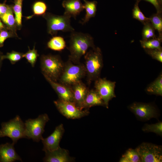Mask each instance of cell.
<instances>
[{
  "mask_svg": "<svg viewBox=\"0 0 162 162\" xmlns=\"http://www.w3.org/2000/svg\"><path fill=\"white\" fill-rule=\"evenodd\" d=\"M93 38L88 34L71 32L68 49L70 52L69 60L75 64L80 63L81 57L90 47H95Z\"/></svg>",
  "mask_w": 162,
  "mask_h": 162,
  "instance_id": "6da1fadb",
  "label": "cell"
},
{
  "mask_svg": "<svg viewBox=\"0 0 162 162\" xmlns=\"http://www.w3.org/2000/svg\"><path fill=\"white\" fill-rule=\"evenodd\" d=\"M86 76L88 83L90 84L92 81L100 78L103 66L102 56L100 49L94 47L87 52L85 55Z\"/></svg>",
  "mask_w": 162,
  "mask_h": 162,
  "instance_id": "7a4b0ae2",
  "label": "cell"
},
{
  "mask_svg": "<svg viewBox=\"0 0 162 162\" xmlns=\"http://www.w3.org/2000/svg\"><path fill=\"white\" fill-rule=\"evenodd\" d=\"M40 68L45 77L57 82L63 71L64 66L58 55H42L40 58Z\"/></svg>",
  "mask_w": 162,
  "mask_h": 162,
  "instance_id": "3957f363",
  "label": "cell"
},
{
  "mask_svg": "<svg viewBox=\"0 0 162 162\" xmlns=\"http://www.w3.org/2000/svg\"><path fill=\"white\" fill-rule=\"evenodd\" d=\"M1 126L0 137L10 138L14 145L20 139L26 138L24 123L18 115L8 122H2Z\"/></svg>",
  "mask_w": 162,
  "mask_h": 162,
  "instance_id": "277c9868",
  "label": "cell"
},
{
  "mask_svg": "<svg viewBox=\"0 0 162 162\" xmlns=\"http://www.w3.org/2000/svg\"><path fill=\"white\" fill-rule=\"evenodd\" d=\"M74 63L69 60L64 63L63 71L59 78L61 83L71 86L81 81L86 76L84 65Z\"/></svg>",
  "mask_w": 162,
  "mask_h": 162,
  "instance_id": "5b68a950",
  "label": "cell"
},
{
  "mask_svg": "<svg viewBox=\"0 0 162 162\" xmlns=\"http://www.w3.org/2000/svg\"><path fill=\"white\" fill-rule=\"evenodd\" d=\"M50 120L47 114L39 115L35 119H28L24 123L26 138L32 139L38 142L43 138L42 135L44 132L46 123Z\"/></svg>",
  "mask_w": 162,
  "mask_h": 162,
  "instance_id": "8992f818",
  "label": "cell"
},
{
  "mask_svg": "<svg viewBox=\"0 0 162 162\" xmlns=\"http://www.w3.org/2000/svg\"><path fill=\"white\" fill-rule=\"evenodd\" d=\"M43 16L47 21V32L52 35H56L59 31L71 32L74 31L70 25V16L64 15H56L48 13Z\"/></svg>",
  "mask_w": 162,
  "mask_h": 162,
  "instance_id": "52a82bcc",
  "label": "cell"
},
{
  "mask_svg": "<svg viewBox=\"0 0 162 162\" xmlns=\"http://www.w3.org/2000/svg\"><path fill=\"white\" fill-rule=\"evenodd\" d=\"M54 103L60 113L68 119H78L89 113V109L81 110L72 102L58 99Z\"/></svg>",
  "mask_w": 162,
  "mask_h": 162,
  "instance_id": "ba28073f",
  "label": "cell"
},
{
  "mask_svg": "<svg viewBox=\"0 0 162 162\" xmlns=\"http://www.w3.org/2000/svg\"><path fill=\"white\" fill-rule=\"evenodd\" d=\"M136 149L142 162L162 161V148L160 146L148 142H143Z\"/></svg>",
  "mask_w": 162,
  "mask_h": 162,
  "instance_id": "9c48e42d",
  "label": "cell"
},
{
  "mask_svg": "<svg viewBox=\"0 0 162 162\" xmlns=\"http://www.w3.org/2000/svg\"><path fill=\"white\" fill-rule=\"evenodd\" d=\"M94 81L95 90L103 101L105 106L108 108L110 100L116 97L114 92L116 82L100 78Z\"/></svg>",
  "mask_w": 162,
  "mask_h": 162,
  "instance_id": "30bf717a",
  "label": "cell"
},
{
  "mask_svg": "<svg viewBox=\"0 0 162 162\" xmlns=\"http://www.w3.org/2000/svg\"><path fill=\"white\" fill-rule=\"evenodd\" d=\"M129 110L139 120L142 121L156 118L158 113L156 108L149 104L134 102L128 106Z\"/></svg>",
  "mask_w": 162,
  "mask_h": 162,
  "instance_id": "8fae6325",
  "label": "cell"
},
{
  "mask_svg": "<svg viewBox=\"0 0 162 162\" xmlns=\"http://www.w3.org/2000/svg\"><path fill=\"white\" fill-rule=\"evenodd\" d=\"M64 132V129L62 124L56 127L51 134L41 140L44 146L42 150L44 152L52 151L60 148L59 143Z\"/></svg>",
  "mask_w": 162,
  "mask_h": 162,
  "instance_id": "7c38bea8",
  "label": "cell"
},
{
  "mask_svg": "<svg viewBox=\"0 0 162 162\" xmlns=\"http://www.w3.org/2000/svg\"><path fill=\"white\" fill-rule=\"evenodd\" d=\"M45 155L43 161L45 162H70L74 158L69 155V151L60 147L56 150L45 152Z\"/></svg>",
  "mask_w": 162,
  "mask_h": 162,
  "instance_id": "4fadbf2b",
  "label": "cell"
},
{
  "mask_svg": "<svg viewBox=\"0 0 162 162\" xmlns=\"http://www.w3.org/2000/svg\"><path fill=\"white\" fill-rule=\"evenodd\" d=\"M12 143L7 142L0 145V162H13L22 161L21 157L16 153Z\"/></svg>",
  "mask_w": 162,
  "mask_h": 162,
  "instance_id": "5bb4252c",
  "label": "cell"
},
{
  "mask_svg": "<svg viewBox=\"0 0 162 162\" xmlns=\"http://www.w3.org/2000/svg\"><path fill=\"white\" fill-rule=\"evenodd\" d=\"M58 94L59 99L73 102V94L71 86L54 82L45 77Z\"/></svg>",
  "mask_w": 162,
  "mask_h": 162,
  "instance_id": "9a60e30c",
  "label": "cell"
},
{
  "mask_svg": "<svg viewBox=\"0 0 162 162\" xmlns=\"http://www.w3.org/2000/svg\"><path fill=\"white\" fill-rule=\"evenodd\" d=\"M73 94V102L78 107L82 109V104L89 90L86 86L81 81L71 86Z\"/></svg>",
  "mask_w": 162,
  "mask_h": 162,
  "instance_id": "2e32d148",
  "label": "cell"
},
{
  "mask_svg": "<svg viewBox=\"0 0 162 162\" xmlns=\"http://www.w3.org/2000/svg\"><path fill=\"white\" fill-rule=\"evenodd\" d=\"M62 5L65 9L64 15L75 19L84 9L83 4L81 0H64Z\"/></svg>",
  "mask_w": 162,
  "mask_h": 162,
  "instance_id": "e0dca14e",
  "label": "cell"
},
{
  "mask_svg": "<svg viewBox=\"0 0 162 162\" xmlns=\"http://www.w3.org/2000/svg\"><path fill=\"white\" fill-rule=\"evenodd\" d=\"M96 106H105L104 103L95 90H89L83 101L82 109H89Z\"/></svg>",
  "mask_w": 162,
  "mask_h": 162,
  "instance_id": "ac0fdd59",
  "label": "cell"
},
{
  "mask_svg": "<svg viewBox=\"0 0 162 162\" xmlns=\"http://www.w3.org/2000/svg\"><path fill=\"white\" fill-rule=\"evenodd\" d=\"M13 13V6L10 5L6 13L0 15V18L7 28L16 33L17 27Z\"/></svg>",
  "mask_w": 162,
  "mask_h": 162,
  "instance_id": "d6986e66",
  "label": "cell"
},
{
  "mask_svg": "<svg viewBox=\"0 0 162 162\" xmlns=\"http://www.w3.org/2000/svg\"><path fill=\"white\" fill-rule=\"evenodd\" d=\"M84 2L83 4L84 9H85L86 14L85 17L82 19L81 23L84 24L89 21L90 19L94 17L97 11V2L94 1H89L86 0H83Z\"/></svg>",
  "mask_w": 162,
  "mask_h": 162,
  "instance_id": "ffe728a7",
  "label": "cell"
},
{
  "mask_svg": "<svg viewBox=\"0 0 162 162\" xmlns=\"http://www.w3.org/2000/svg\"><path fill=\"white\" fill-rule=\"evenodd\" d=\"M146 92L157 95H162V74H160L153 82L147 87Z\"/></svg>",
  "mask_w": 162,
  "mask_h": 162,
  "instance_id": "44dd1931",
  "label": "cell"
},
{
  "mask_svg": "<svg viewBox=\"0 0 162 162\" xmlns=\"http://www.w3.org/2000/svg\"><path fill=\"white\" fill-rule=\"evenodd\" d=\"M48 47L53 50L61 51L66 46V42L64 39L60 36H55L48 42Z\"/></svg>",
  "mask_w": 162,
  "mask_h": 162,
  "instance_id": "7402d4cb",
  "label": "cell"
},
{
  "mask_svg": "<svg viewBox=\"0 0 162 162\" xmlns=\"http://www.w3.org/2000/svg\"><path fill=\"white\" fill-rule=\"evenodd\" d=\"M119 162H141V158L136 148H129L122 155Z\"/></svg>",
  "mask_w": 162,
  "mask_h": 162,
  "instance_id": "603a6c76",
  "label": "cell"
},
{
  "mask_svg": "<svg viewBox=\"0 0 162 162\" xmlns=\"http://www.w3.org/2000/svg\"><path fill=\"white\" fill-rule=\"evenodd\" d=\"M162 39L158 37H156L146 40H142L140 42L142 47L145 49L162 50L161 46Z\"/></svg>",
  "mask_w": 162,
  "mask_h": 162,
  "instance_id": "cb8c5ba5",
  "label": "cell"
},
{
  "mask_svg": "<svg viewBox=\"0 0 162 162\" xmlns=\"http://www.w3.org/2000/svg\"><path fill=\"white\" fill-rule=\"evenodd\" d=\"M23 0H14L13 6V12L18 28L20 29L22 26V7Z\"/></svg>",
  "mask_w": 162,
  "mask_h": 162,
  "instance_id": "d4e9b609",
  "label": "cell"
},
{
  "mask_svg": "<svg viewBox=\"0 0 162 162\" xmlns=\"http://www.w3.org/2000/svg\"><path fill=\"white\" fill-rule=\"evenodd\" d=\"M149 18L150 22L154 28L158 32V37L162 39V19L161 14L157 13Z\"/></svg>",
  "mask_w": 162,
  "mask_h": 162,
  "instance_id": "484cf974",
  "label": "cell"
},
{
  "mask_svg": "<svg viewBox=\"0 0 162 162\" xmlns=\"http://www.w3.org/2000/svg\"><path fill=\"white\" fill-rule=\"evenodd\" d=\"M144 25L142 32V40H146L156 37L155 34V29L150 22Z\"/></svg>",
  "mask_w": 162,
  "mask_h": 162,
  "instance_id": "4316f807",
  "label": "cell"
},
{
  "mask_svg": "<svg viewBox=\"0 0 162 162\" xmlns=\"http://www.w3.org/2000/svg\"><path fill=\"white\" fill-rule=\"evenodd\" d=\"M139 2L136 1L133 9L132 15L134 18L140 21L143 24L150 22L149 18L145 16L139 7Z\"/></svg>",
  "mask_w": 162,
  "mask_h": 162,
  "instance_id": "83f0119b",
  "label": "cell"
},
{
  "mask_svg": "<svg viewBox=\"0 0 162 162\" xmlns=\"http://www.w3.org/2000/svg\"><path fill=\"white\" fill-rule=\"evenodd\" d=\"M142 130L144 132H153L162 136V122H159L154 124H146L142 128Z\"/></svg>",
  "mask_w": 162,
  "mask_h": 162,
  "instance_id": "f1b7e54d",
  "label": "cell"
},
{
  "mask_svg": "<svg viewBox=\"0 0 162 162\" xmlns=\"http://www.w3.org/2000/svg\"><path fill=\"white\" fill-rule=\"evenodd\" d=\"M28 49V50L25 54H23V57L26 59L32 67H34L39 55L37 50H35L34 46L32 50H30L29 47Z\"/></svg>",
  "mask_w": 162,
  "mask_h": 162,
  "instance_id": "f546056e",
  "label": "cell"
},
{
  "mask_svg": "<svg viewBox=\"0 0 162 162\" xmlns=\"http://www.w3.org/2000/svg\"><path fill=\"white\" fill-rule=\"evenodd\" d=\"M23 53L16 51H12L10 52H8L6 55H3L2 58L8 59L12 64H14L20 60L23 57Z\"/></svg>",
  "mask_w": 162,
  "mask_h": 162,
  "instance_id": "4dcf8cb0",
  "label": "cell"
},
{
  "mask_svg": "<svg viewBox=\"0 0 162 162\" xmlns=\"http://www.w3.org/2000/svg\"><path fill=\"white\" fill-rule=\"evenodd\" d=\"M47 8L46 4L40 1L35 2L33 4L32 10L34 15L38 16L44 15Z\"/></svg>",
  "mask_w": 162,
  "mask_h": 162,
  "instance_id": "1f68e13d",
  "label": "cell"
},
{
  "mask_svg": "<svg viewBox=\"0 0 162 162\" xmlns=\"http://www.w3.org/2000/svg\"><path fill=\"white\" fill-rule=\"evenodd\" d=\"M0 47L3 46L4 43L8 38L16 36V33L6 28L0 30Z\"/></svg>",
  "mask_w": 162,
  "mask_h": 162,
  "instance_id": "d6a6232c",
  "label": "cell"
},
{
  "mask_svg": "<svg viewBox=\"0 0 162 162\" xmlns=\"http://www.w3.org/2000/svg\"><path fill=\"white\" fill-rule=\"evenodd\" d=\"M145 50L146 53L153 58L162 62V50L145 49Z\"/></svg>",
  "mask_w": 162,
  "mask_h": 162,
  "instance_id": "836d02e7",
  "label": "cell"
},
{
  "mask_svg": "<svg viewBox=\"0 0 162 162\" xmlns=\"http://www.w3.org/2000/svg\"><path fill=\"white\" fill-rule=\"evenodd\" d=\"M140 2L141 0H144L150 2L152 4L155 8L157 13L161 14L162 12V3L159 0H136Z\"/></svg>",
  "mask_w": 162,
  "mask_h": 162,
  "instance_id": "e575fe53",
  "label": "cell"
},
{
  "mask_svg": "<svg viewBox=\"0 0 162 162\" xmlns=\"http://www.w3.org/2000/svg\"><path fill=\"white\" fill-rule=\"evenodd\" d=\"M10 5L6 4L5 3H0V15L6 13Z\"/></svg>",
  "mask_w": 162,
  "mask_h": 162,
  "instance_id": "d590c367",
  "label": "cell"
},
{
  "mask_svg": "<svg viewBox=\"0 0 162 162\" xmlns=\"http://www.w3.org/2000/svg\"><path fill=\"white\" fill-rule=\"evenodd\" d=\"M3 55L2 53L0 52V70L2 65V61L3 60L2 58Z\"/></svg>",
  "mask_w": 162,
  "mask_h": 162,
  "instance_id": "8d00e7d4",
  "label": "cell"
},
{
  "mask_svg": "<svg viewBox=\"0 0 162 162\" xmlns=\"http://www.w3.org/2000/svg\"><path fill=\"white\" fill-rule=\"evenodd\" d=\"M6 28H7V27H5V26L1 22L0 19V30Z\"/></svg>",
  "mask_w": 162,
  "mask_h": 162,
  "instance_id": "74e56055",
  "label": "cell"
},
{
  "mask_svg": "<svg viewBox=\"0 0 162 162\" xmlns=\"http://www.w3.org/2000/svg\"><path fill=\"white\" fill-rule=\"evenodd\" d=\"M161 3H162V0H159Z\"/></svg>",
  "mask_w": 162,
  "mask_h": 162,
  "instance_id": "f35d334b",
  "label": "cell"
}]
</instances>
